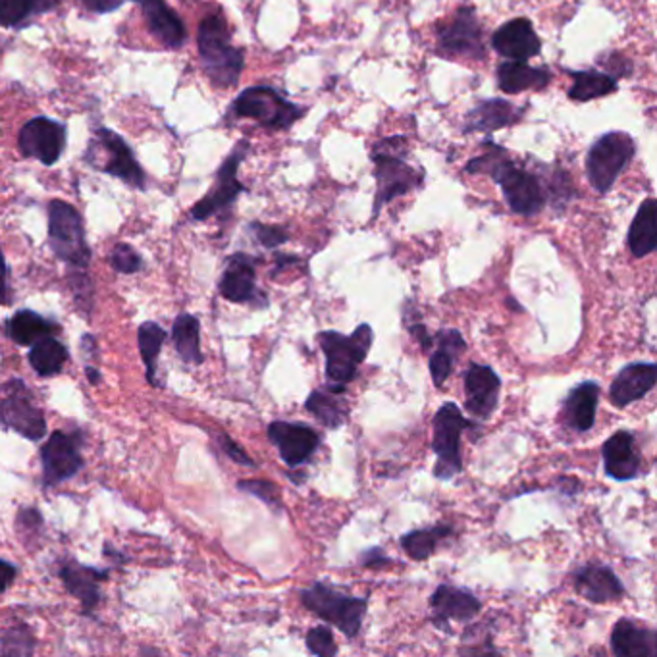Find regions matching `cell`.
Returning a JSON list of instances; mask_svg holds the SVG:
<instances>
[{
    "mask_svg": "<svg viewBox=\"0 0 657 657\" xmlns=\"http://www.w3.org/2000/svg\"><path fill=\"white\" fill-rule=\"evenodd\" d=\"M488 153L466 164L471 174H489L504 192L507 205L521 217H534L545 207L544 187L534 174L519 169L514 161L505 157V151L497 145L488 143Z\"/></svg>",
    "mask_w": 657,
    "mask_h": 657,
    "instance_id": "6da1fadb",
    "label": "cell"
},
{
    "mask_svg": "<svg viewBox=\"0 0 657 657\" xmlns=\"http://www.w3.org/2000/svg\"><path fill=\"white\" fill-rule=\"evenodd\" d=\"M199 57L203 70L212 85L220 89L233 88L240 81L245 55L232 43V32L224 18L212 14L199 24Z\"/></svg>",
    "mask_w": 657,
    "mask_h": 657,
    "instance_id": "7a4b0ae2",
    "label": "cell"
},
{
    "mask_svg": "<svg viewBox=\"0 0 657 657\" xmlns=\"http://www.w3.org/2000/svg\"><path fill=\"white\" fill-rule=\"evenodd\" d=\"M48 245L70 268H85L91 263V247L80 210L66 200L48 203Z\"/></svg>",
    "mask_w": 657,
    "mask_h": 657,
    "instance_id": "3957f363",
    "label": "cell"
},
{
    "mask_svg": "<svg viewBox=\"0 0 657 657\" xmlns=\"http://www.w3.org/2000/svg\"><path fill=\"white\" fill-rule=\"evenodd\" d=\"M374 334L369 324H361L351 336H344L334 330L319 334V344L326 355V378L328 384L345 385L355 380L359 365L367 359Z\"/></svg>",
    "mask_w": 657,
    "mask_h": 657,
    "instance_id": "277c9868",
    "label": "cell"
},
{
    "mask_svg": "<svg viewBox=\"0 0 657 657\" xmlns=\"http://www.w3.org/2000/svg\"><path fill=\"white\" fill-rule=\"evenodd\" d=\"M301 601L307 610L336 626L347 638H355L361 633L362 619L367 613V598H353L324 583H316L301 592Z\"/></svg>",
    "mask_w": 657,
    "mask_h": 657,
    "instance_id": "5b68a950",
    "label": "cell"
},
{
    "mask_svg": "<svg viewBox=\"0 0 657 657\" xmlns=\"http://www.w3.org/2000/svg\"><path fill=\"white\" fill-rule=\"evenodd\" d=\"M230 113L235 118L255 120L263 128L288 129L299 118H303L306 111L289 103L276 89L257 85L241 91V95L233 101Z\"/></svg>",
    "mask_w": 657,
    "mask_h": 657,
    "instance_id": "8992f818",
    "label": "cell"
},
{
    "mask_svg": "<svg viewBox=\"0 0 657 657\" xmlns=\"http://www.w3.org/2000/svg\"><path fill=\"white\" fill-rule=\"evenodd\" d=\"M473 426L474 423L463 415L456 403H443L434 415L433 449L438 456V463L434 466L436 479L451 481L461 473V436Z\"/></svg>",
    "mask_w": 657,
    "mask_h": 657,
    "instance_id": "52a82bcc",
    "label": "cell"
},
{
    "mask_svg": "<svg viewBox=\"0 0 657 657\" xmlns=\"http://www.w3.org/2000/svg\"><path fill=\"white\" fill-rule=\"evenodd\" d=\"M636 153L633 137L623 131H611L601 136L590 147L586 157V174L590 185L598 193L610 192L618 182L619 174L629 166Z\"/></svg>",
    "mask_w": 657,
    "mask_h": 657,
    "instance_id": "ba28073f",
    "label": "cell"
},
{
    "mask_svg": "<svg viewBox=\"0 0 657 657\" xmlns=\"http://www.w3.org/2000/svg\"><path fill=\"white\" fill-rule=\"evenodd\" d=\"M0 426L10 428L27 440L39 441L47 436V420L33 400V392L24 380L12 378L2 385Z\"/></svg>",
    "mask_w": 657,
    "mask_h": 657,
    "instance_id": "9c48e42d",
    "label": "cell"
},
{
    "mask_svg": "<svg viewBox=\"0 0 657 657\" xmlns=\"http://www.w3.org/2000/svg\"><path fill=\"white\" fill-rule=\"evenodd\" d=\"M81 446H83V434L80 430L73 433L57 430L48 436V440L41 448L45 488H55L80 473L83 469Z\"/></svg>",
    "mask_w": 657,
    "mask_h": 657,
    "instance_id": "30bf717a",
    "label": "cell"
},
{
    "mask_svg": "<svg viewBox=\"0 0 657 657\" xmlns=\"http://www.w3.org/2000/svg\"><path fill=\"white\" fill-rule=\"evenodd\" d=\"M247 153V141H240L233 147L232 153L228 154V159L218 169L212 189L189 212L193 220H199V222L200 220H209L218 212L230 209L241 193L245 192V187L238 180V170H240L241 162L245 161Z\"/></svg>",
    "mask_w": 657,
    "mask_h": 657,
    "instance_id": "8fae6325",
    "label": "cell"
},
{
    "mask_svg": "<svg viewBox=\"0 0 657 657\" xmlns=\"http://www.w3.org/2000/svg\"><path fill=\"white\" fill-rule=\"evenodd\" d=\"M68 129L65 124L45 116L25 122L18 134V149L27 159H35L45 166H53L65 153Z\"/></svg>",
    "mask_w": 657,
    "mask_h": 657,
    "instance_id": "7c38bea8",
    "label": "cell"
},
{
    "mask_svg": "<svg viewBox=\"0 0 657 657\" xmlns=\"http://www.w3.org/2000/svg\"><path fill=\"white\" fill-rule=\"evenodd\" d=\"M374 164H377L378 193L374 199V212L372 217H377L380 209L385 203L397 199L401 195L410 193L418 185L423 184V176L411 164L403 161L400 154L374 153Z\"/></svg>",
    "mask_w": 657,
    "mask_h": 657,
    "instance_id": "4fadbf2b",
    "label": "cell"
},
{
    "mask_svg": "<svg viewBox=\"0 0 657 657\" xmlns=\"http://www.w3.org/2000/svg\"><path fill=\"white\" fill-rule=\"evenodd\" d=\"M438 47L446 57L484 58V43L473 9L459 10L438 33Z\"/></svg>",
    "mask_w": 657,
    "mask_h": 657,
    "instance_id": "5bb4252c",
    "label": "cell"
},
{
    "mask_svg": "<svg viewBox=\"0 0 657 657\" xmlns=\"http://www.w3.org/2000/svg\"><path fill=\"white\" fill-rule=\"evenodd\" d=\"M268 438L280 451V458L289 466H299L313 458L321 446V436L311 426L301 423L276 420L268 426Z\"/></svg>",
    "mask_w": 657,
    "mask_h": 657,
    "instance_id": "9a60e30c",
    "label": "cell"
},
{
    "mask_svg": "<svg viewBox=\"0 0 657 657\" xmlns=\"http://www.w3.org/2000/svg\"><path fill=\"white\" fill-rule=\"evenodd\" d=\"M96 141L105 149L106 162L103 172L108 176L118 177L124 184L131 185L134 189H145L147 180L141 164L136 161L134 151L124 141V137L108 128H99L95 131Z\"/></svg>",
    "mask_w": 657,
    "mask_h": 657,
    "instance_id": "2e32d148",
    "label": "cell"
},
{
    "mask_svg": "<svg viewBox=\"0 0 657 657\" xmlns=\"http://www.w3.org/2000/svg\"><path fill=\"white\" fill-rule=\"evenodd\" d=\"M492 47L496 48L497 55L502 57L517 62H527L530 58L540 55L542 41L534 32L530 20L515 18L502 27H497L496 33L492 35Z\"/></svg>",
    "mask_w": 657,
    "mask_h": 657,
    "instance_id": "e0dca14e",
    "label": "cell"
},
{
    "mask_svg": "<svg viewBox=\"0 0 657 657\" xmlns=\"http://www.w3.org/2000/svg\"><path fill=\"white\" fill-rule=\"evenodd\" d=\"M502 392V380L486 365L473 362L465 374L466 411L473 417L486 420L496 411Z\"/></svg>",
    "mask_w": 657,
    "mask_h": 657,
    "instance_id": "ac0fdd59",
    "label": "cell"
},
{
    "mask_svg": "<svg viewBox=\"0 0 657 657\" xmlns=\"http://www.w3.org/2000/svg\"><path fill=\"white\" fill-rule=\"evenodd\" d=\"M433 623L438 629H448L449 621L466 623L479 615L481 601L469 590L456 586L441 585L430 598Z\"/></svg>",
    "mask_w": 657,
    "mask_h": 657,
    "instance_id": "d6986e66",
    "label": "cell"
},
{
    "mask_svg": "<svg viewBox=\"0 0 657 657\" xmlns=\"http://www.w3.org/2000/svg\"><path fill=\"white\" fill-rule=\"evenodd\" d=\"M218 288L222 297L232 303H255L258 299L255 258L245 253H235L228 258Z\"/></svg>",
    "mask_w": 657,
    "mask_h": 657,
    "instance_id": "ffe728a7",
    "label": "cell"
},
{
    "mask_svg": "<svg viewBox=\"0 0 657 657\" xmlns=\"http://www.w3.org/2000/svg\"><path fill=\"white\" fill-rule=\"evenodd\" d=\"M657 380V367L654 362H633L619 372L610 388V400L615 407H626L642 400L654 390Z\"/></svg>",
    "mask_w": 657,
    "mask_h": 657,
    "instance_id": "44dd1931",
    "label": "cell"
},
{
    "mask_svg": "<svg viewBox=\"0 0 657 657\" xmlns=\"http://www.w3.org/2000/svg\"><path fill=\"white\" fill-rule=\"evenodd\" d=\"M60 578L65 583L66 590L81 601L83 613L89 615L96 610V606L101 601L99 585L105 583L108 573L81 565V563L66 562L60 565Z\"/></svg>",
    "mask_w": 657,
    "mask_h": 657,
    "instance_id": "7402d4cb",
    "label": "cell"
},
{
    "mask_svg": "<svg viewBox=\"0 0 657 657\" xmlns=\"http://www.w3.org/2000/svg\"><path fill=\"white\" fill-rule=\"evenodd\" d=\"M606 473L613 481H633L641 471V458L634 446V436L626 430L613 434L601 448Z\"/></svg>",
    "mask_w": 657,
    "mask_h": 657,
    "instance_id": "603a6c76",
    "label": "cell"
},
{
    "mask_svg": "<svg viewBox=\"0 0 657 657\" xmlns=\"http://www.w3.org/2000/svg\"><path fill=\"white\" fill-rule=\"evenodd\" d=\"M575 586L578 593L592 603H608V601L621 600L625 596V586L619 580L618 575L600 563H590L578 570Z\"/></svg>",
    "mask_w": 657,
    "mask_h": 657,
    "instance_id": "cb8c5ba5",
    "label": "cell"
},
{
    "mask_svg": "<svg viewBox=\"0 0 657 657\" xmlns=\"http://www.w3.org/2000/svg\"><path fill=\"white\" fill-rule=\"evenodd\" d=\"M143 10L145 22L149 25V32L161 41L166 48L184 47L187 41V30L177 16L176 10L170 9L166 0H139Z\"/></svg>",
    "mask_w": 657,
    "mask_h": 657,
    "instance_id": "d4e9b609",
    "label": "cell"
},
{
    "mask_svg": "<svg viewBox=\"0 0 657 657\" xmlns=\"http://www.w3.org/2000/svg\"><path fill=\"white\" fill-rule=\"evenodd\" d=\"M611 648L618 657H656V633L621 619L611 633Z\"/></svg>",
    "mask_w": 657,
    "mask_h": 657,
    "instance_id": "484cf974",
    "label": "cell"
},
{
    "mask_svg": "<svg viewBox=\"0 0 657 657\" xmlns=\"http://www.w3.org/2000/svg\"><path fill=\"white\" fill-rule=\"evenodd\" d=\"M600 401V385L596 382H583L570 390L563 411L565 420L575 433H588L596 420V410Z\"/></svg>",
    "mask_w": 657,
    "mask_h": 657,
    "instance_id": "4316f807",
    "label": "cell"
},
{
    "mask_svg": "<svg viewBox=\"0 0 657 657\" xmlns=\"http://www.w3.org/2000/svg\"><path fill=\"white\" fill-rule=\"evenodd\" d=\"M521 108L507 103L504 99L484 101L466 116L465 131H496L511 126L521 118Z\"/></svg>",
    "mask_w": 657,
    "mask_h": 657,
    "instance_id": "83f0119b",
    "label": "cell"
},
{
    "mask_svg": "<svg viewBox=\"0 0 657 657\" xmlns=\"http://www.w3.org/2000/svg\"><path fill=\"white\" fill-rule=\"evenodd\" d=\"M552 81V73L545 68H532L527 62H505L497 68V83L504 93H522V91H540Z\"/></svg>",
    "mask_w": 657,
    "mask_h": 657,
    "instance_id": "f1b7e54d",
    "label": "cell"
},
{
    "mask_svg": "<svg viewBox=\"0 0 657 657\" xmlns=\"http://www.w3.org/2000/svg\"><path fill=\"white\" fill-rule=\"evenodd\" d=\"M60 332V326L57 322L43 319L39 313L24 309L12 314V319L7 322V334L10 339L18 345L32 347L35 342H39L43 337L57 336Z\"/></svg>",
    "mask_w": 657,
    "mask_h": 657,
    "instance_id": "f546056e",
    "label": "cell"
},
{
    "mask_svg": "<svg viewBox=\"0 0 657 657\" xmlns=\"http://www.w3.org/2000/svg\"><path fill=\"white\" fill-rule=\"evenodd\" d=\"M345 385L328 384L326 390H314L307 397L306 407L314 418H319L326 428H339L347 418V407L339 395H344Z\"/></svg>",
    "mask_w": 657,
    "mask_h": 657,
    "instance_id": "4dcf8cb0",
    "label": "cell"
},
{
    "mask_svg": "<svg viewBox=\"0 0 657 657\" xmlns=\"http://www.w3.org/2000/svg\"><path fill=\"white\" fill-rule=\"evenodd\" d=\"M656 199L644 200L629 230V249L634 257H646L657 247Z\"/></svg>",
    "mask_w": 657,
    "mask_h": 657,
    "instance_id": "1f68e13d",
    "label": "cell"
},
{
    "mask_svg": "<svg viewBox=\"0 0 657 657\" xmlns=\"http://www.w3.org/2000/svg\"><path fill=\"white\" fill-rule=\"evenodd\" d=\"M436 342H438V347L430 355V374H433L434 384L441 388L453 370V362L461 353L465 351V339L458 330H443V332H438Z\"/></svg>",
    "mask_w": 657,
    "mask_h": 657,
    "instance_id": "d6a6232c",
    "label": "cell"
},
{
    "mask_svg": "<svg viewBox=\"0 0 657 657\" xmlns=\"http://www.w3.org/2000/svg\"><path fill=\"white\" fill-rule=\"evenodd\" d=\"M68 349L55 336H47L35 342L30 349V365L43 378L57 377L68 361Z\"/></svg>",
    "mask_w": 657,
    "mask_h": 657,
    "instance_id": "836d02e7",
    "label": "cell"
},
{
    "mask_svg": "<svg viewBox=\"0 0 657 657\" xmlns=\"http://www.w3.org/2000/svg\"><path fill=\"white\" fill-rule=\"evenodd\" d=\"M172 339L182 361L187 365H203L205 357L200 353L199 319L189 313L180 314L172 326Z\"/></svg>",
    "mask_w": 657,
    "mask_h": 657,
    "instance_id": "e575fe53",
    "label": "cell"
},
{
    "mask_svg": "<svg viewBox=\"0 0 657 657\" xmlns=\"http://www.w3.org/2000/svg\"><path fill=\"white\" fill-rule=\"evenodd\" d=\"M453 529L449 525H436L430 529L411 530L401 538V548L415 562L428 560L443 538L451 537Z\"/></svg>",
    "mask_w": 657,
    "mask_h": 657,
    "instance_id": "d590c367",
    "label": "cell"
},
{
    "mask_svg": "<svg viewBox=\"0 0 657 657\" xmlns=\"http://www.w3.org/2000/svg\"><path fill=\"white\" fill-rule=\"evenodd\" d=\"M166 330L162 328L157 322H143L137 330V344L139 353L143 359L145 370H147V380L149 384L157 385V361L161 355L162 345L166 342Z\"/></svg>",
    "mask_w": 657,
    "mask_h": 657,
    "instance_id": "8d00e7d4",
    "label": "cell"
},
{
    "mask_svg": "<svg viewBox=\"0 0 657 657\" xmlns=\"http://www.w3.org/2000/svg\"><path fill=\"white\" fill-rule=\"evenodd\" d=\"M573 85L569 89V96L573 101H593L600 96L610 95L618 91V80L613 76L600 72H577L573 73Z\"/></svg>",
    "mask_w": 657,
    "mask_h": 657,
    "instance_id": "74e56055",
    "label": "cell"
},
{
    "mask_svg": "<svg viewBox=\"0 0 657 657\" xmlns=\"http://www.w3.org/2000/svg\"><path fill=\"white\" fill-rule=\"evenodd\" d=\"M58 0H0V25L18 27L30 18L45 14L57 7Z\"/></svg>",
    "mask_w": 657,
    "mask_h": 657,
    "instance_id": "f35d334b",
    "label": "cell"
},
{
    "mask_svg": "<svg viewBox=\"0 0 657 657\" xmlns=\"http://www.w3.org/2000/svg\"><path fill=\"white\" fill-rule=\"evenodd\" d=\"M108 263H111L116 273L120 274H136L143 266L141 255L137 253L136 249L128 245V243H116L113 251H111Z\"/></svg>",
    "mask_w": 657,
    "mask_h": 657,
    "instance_id": "ab89813d",
    "label": "cell"
},
{
    "mask_svg": "<svg viewBox=\"0 0 657 657\" xmlns=\"http://www.w3.org/2000/svg\"><path fill=\"white\" fill-rule=\"evenodd\" d=\"M35 648L32 633L25 625L14 626L2 634L0 652L2 654H32Z\"/></svg>",
    "mask_w": 657,
    "mask_h": 657,
    "instance_id": "60d3db41",
    "label": "cell"
},
{
    "mask_svg": "<svg viewBox=\"0 0 657 657\" xmlns=\"http://www.w3.org/2000/svg\"><path fill=\"white\" fill-rule=\"evenodd\" d=\"M307 648L319 657H334L337 654L334 633L330 626H314L307 633Z\"/></svg>",
    "mask_w": 657,
    "mask_h": 657,
    "instance_id": "b9f144b4",
    "label": "cell"
},
{
    "mask_svg": "<svg viewBox=\"0 0 657 657\" xmlns=\"http://www.w3.org/2000/svg\"><path fill=\"white\" fill-rule=\"evenodd\" d=\"M238 488L241 492H247L251 496L258 497L261 502H265L270 507H281L280 488L268 481H240Z\"/></svg>",
    "mask_w": 657,
    "mask_h": 657,
    "instance_id": "7bdbcfd3",
    "label": "cell"
},
{
    "mask_svg": "<svg viewBox=\"0 0 657 657\" xmlns=\"http://www.w3.org/2000/svg\"><path fill=\"white\" fill-rule=\"evenodd\" d=\"M251 230L255 233L258 243L268 249L278 247V245L288 241V232L284 228H278V226H265L255 222V224H251Z\"/></svg>",
    "mask_w": 657,
    "mask_h": 657,
    "instance_id": "ee69618b",
    "label": "cell"
},
{
    "mask_svg": "<svg viewBox=\"0 0 657 657\" xmlns=\"http://www.w3.org/2000/svg\"><path fill=\"white\" fill-rule=\"evenodd\" d=\"M218 440H220V448L224 449L226 456H228L230 459H233L235 463H240V465L243 466H255V461L249 458L247 453H245V451H243V449H241L240 446H238V443L230 438V436L222 434Z\"/></svg>",
    "mask_w": 657,
    "mask_h": 657,
    "instance_id": "f6af8a7d",
    "label": "cell"
},
{
    "mask_svg": "<svg viewBox=\"0 0 657 657\" xmlns=\"http://www.w3.org/2000/svg\"><path fill=\"white\" fill-rule=\"evenodd\" d=\"M18 527L25 534H37V530L43 527V517H41L39 511L35 509V507H27V509H22L20 514H18Z\"/></svg>",
    "mask_w": 657,
    "mask_h": 657,
    "instance_id": "bcb514c9",
    "label": "cell"
},
{
    "mask_svg": "<svg viewBox=\"0 0 657 657\" xmlns=\"http://www.w3.org/2000/svg\"><path fill=\"white\" fill-rule=\"evenodd\" d=\"M80 2L93 14H108L124 4V0H80Z\"/></svg>",
    "mask_w": 657,
    "mask_h": 657,
    "instance_id": "7dc6e473",
    "label": "cell"
},
{
    "mask_svg": "<svg viewBox=\"0 0 657 657\" xmlns=\"http://www.w3.org/2000/svg\"><path fill=\"white\" fill-rule=\"evenodd\" d=\"M0 306H12V293L9 286V268L4 261V253L0 247Z\"/></svg>",
    "mask_w": 657,
    "mask_h": 657,
    "instance_id": "c3c4849f",
    "label": "cell"
},
{
    "mask_svg": "<svg viewBox=\"0 0 657 657\" xmlns=\"http://www.w3.org/2000/svg\"><path fill=\"white\" fill-rule=\"evenodd\" d=\"M16 575V565H12V563L0 560V593H4L7 590H9V586L14 583Z\"/></svg>",
    "mask_w": 657,
    "mask_h": 657,
    "instance_id": "681fc988",
    "label": "cell"
},
{
    "mask_svg": "<svg viewBox=\"0 0 657 657\" xmlns=\"http://www.w3.org/2000/svg\"><path fill=\"white\" fill-rule=\"evenodd\" d=\"M411 336L417 339L418 344L423 349H430L434 345V337L428 334V328H426L425 324H413L410 328Z\"/></svg>",
    "mask_w": 657,
    "mask_h": 657,
    "instance_id": "f907efd6",
    "label": "cell"
},
{
    "mask_svg": "<svg viewBox=\"0 0 657 657\" xmlns=\"http://www.w3.org/2000/svg\"><path fill=\"white\" fill-rule=\"evenodd\" d=\"M362 565H365V567H372V565H377V563L380 562H388L390 563V560H388V557H384V553H382V550H380V548H372V550H370L369 553H367V555H362Z\"/></svg>",
    "mask_w": 657,
    "mask_h": 657,
    "instance_id": "816d5d0a",
    "label": "cell"
},
{
    "mask_svg": "<svg viewBox=\"0 0 657 657\" xmlns=\"http://www.w3.org/2000/svg\"><path fill=\"white\" fill-rule=\"evenodd\" d=\"M85 372H88L89 382H91V384H101V372H99V370L93 369V367H88Z\"/></svg>",
    "mask_w": 657,
    "mask_h": 657,
    "instance_id": "f5cc1de1",
    "label": "cell"
}]
</instances>
